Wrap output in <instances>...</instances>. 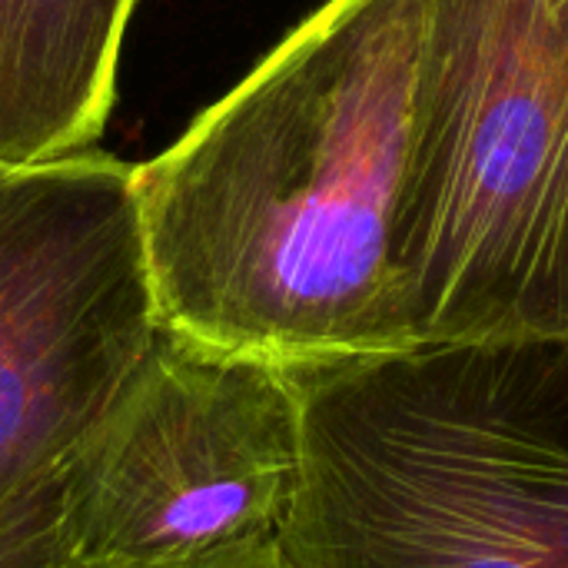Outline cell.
<instances>
[{
    "label": "cell",
    "mask_w": 568,
    "mask_h": 568,
    "mask_svg": "<svg viewBox=\"0 0 568 568\" xmlns=\"http://www.w3.org/2000/svg\"><path fill=\"white\" fill-rule=\"evenodd\" d=\"M433 0H326L136 166L160 320L303 366L413 346L396 270Z\"/></svg>",
    "instance_id": "1"
},
{
    "label": "cell",
    "mask_w": 568,
    "mask_h": 568,
    "mask_svg": "<svg viewBox=\"0 0 568 568\" xmlns=\"http://www.w3.org/2000/svg\"><path fill=\"white\" fill-rule=\"evenodd\" d=\"M290 568H568V336L286 366Z\"/></svg>",
    "instance_id": "2"
},
{
    "label": "cell",
    "mask_w": 568,
    "mask_h": 568,
    "mask_svg": "<svg viewBox=\"0 0 568 568\" xmlns=\"http://www.w3.org/2000/svg\"><path fill=\"white\" fill-rule=\"evenodd\" d=\"M396 270L416 343L568 336V0H433Z\"/></svg>",
    "instance_id": "3"
},
{
    "label": "cell",
    "mask_w": 568,
    "mask_h": 568,
    "mask_svg": "<svg viewBox=\"0 0 568 568\" xmlns=\"http://www.w3.org/2000/svg\"><path fill=\"white\" fill-rule=\"evenodd\" d=\"M300 469L286 366L163 326L60 469L77 568H186L280 549Z\"/></svg>",
    "instance_id": "4"
},
{
    "label": "cell",
    "mask_w": 568,
    "mask_h": 568,
    "mask_svg": "<svg viewBox=\"0 0 568 568\" xmlns=\"http://www.w3.org/2000/svg\"><path fill=\"white\" fill-rule=\"evenodd\" d=\"M160 333L136 166L0 163V513L70 463Z\"/></svg>",
    "instance_id": "5"
},
{
    "label": "cell",
    "mask_w": 568,
    "mask_h": 568,
    "mask_svg": "<svg viewBox=\"0 0 568 568\" xmlns=\"http://www.w3.org/2000/svg\"><path fill=\"white\" fill-rule=\"evenodd\" d=\"M136 0H0V163L90 150Z\"/></svg>",
    "instance_id": "6"
},
{
    "label": "cell",
    "mask_w": 568,
    "mask_h": 568,
    "mask_svg": "<svg viewBox=\"0 0 568 568\" xmlns=\"http://www.w3.org/2000/svg\"><path fill=\"white\" fill-rule=\"evenodd\" d=\"M57 476L0 513V568H77L63 529Z\"/></svg>",
    "instance_id": "7"
},
{
    "label": "cell",
    "mask_w": 568,
    "mask_h": 568,
    "mask_svg": "<svg viewBox=\"0 0 568 568\" xmlns=\"http://www.w3.org/2000/svg\"><path fill=\"white\" fill-rule=\"evenodd\" d=\"M186 568H290L280 549L243 556V559H226V562H210V566H186Z\"/></svg>",
    "instance_id": "8"
}]
</instances>
